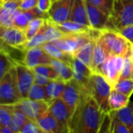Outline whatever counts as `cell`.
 <instances>
[{
  "label": "cell",
  "instance_id": "cell-1",
  "mask_svg": "<svg viewBox=\"0 0 133 133\" xmlns=\"http://www.w3.org/2000/svg\"><path fill=\"white\" fill-rule=\"evenodd\" d=\"M105 114L92 96H87L72 115L70 133H98Z\"/></svg>",
  "mask_w": 133,
  "mask_h": 133
},
{
  "label": "cell",
  "instance_id": "cell-2",
  "mask_svg": "<svg viewBox=\"0 0 133 133\" xmlns=\"http://www.w3.org/2000/svg\"><path fill=\"white\" fill-rule=\"evenodd\" d=\"M133 24V0H115L107 29L120 31Z\"/></svg>",
  "mask_w": 133,
  "mask_h": 133
},
{
  "label": "cell",
  "instance_id": "cell-3",
  "mask_svg": "<svg viewBox=\"0 0 133 133\" xmlns=\"http://www.w3.org/2000/svg\"><path fill=\"white\" fill-rule=\"evenodd\" d=\"M23 99L17 83L16 67L0 78V104H16Z\"/></svg>",
  "mask_w": 133,
  "mask_h": 133
},
{
  "label": "cell",
  "instance_id": "cell-4",
  "mask_svg": "<svg viewBox=\"0 0 133 133\" xmlns=\"http://www.w3.org/2000/svg\"><path fill=\"white\" fill-rule=\"evenodd\" d=\"M99 39L110 55L125 57L128 55L130 42L118 31L110 29L101 30Z\"/></svg>",
  "mask_w": 133,
  "mask_h": 133
},
{
  "label": "cell",
  "instance_id": "cell-5",
  "mask_svg": "<svg viewBox=\"0 0 133 133\" xmlns=\"http://www.w3.org/2000/svg\"><path fill=\"white\" fill-rule=\"evenodd\" d=\"M113 87L106 78L99 73L94 72L90 77V91L101 108L106 113L110 111L109 97Z\"/></svg>",
  "mask_w": 133,
  "mask_h": 133
},
{
  "label": "cell",
  "instance_id": "cell-6",
  "mask_svg": "<svg viewBox=\"0 0 133 133\" xmlns=\"http://www.w3.org/2000/svg\"><path fill=\"white\" fill-rule=\"evenodd\" d=\"M99 33V30L90 29L89 31L64 34L61 38L53 41V42L63 51L74 55L75 52L79 49L83 45L94 39Z\"/></svg>",
  "mask_w": 133,
  "mask_h": 133
},
{
  "label": "cell",
  "instance_id": "cell-7",
  "mask_svg": "<svg viewBox=\"0 0 133 133\" xmlns=\"http://www.w3.org/2000/svg\"><path fill=\"white\" fill-rule=\"evenodd\" d=\"M87 96H91L90 93L73 78L65 82V90L61 97L70 108L73 115L82 101Z\"/></svg>",
  "mask_w": 133,
  "mask_h": 133
},
{
  "label": "cell",
  "instance_id": "cell-8",
  "mask_svg": "<svg viewBox=\"0 0 133 133\" xmlns=\"http://www.w3.org/2000/svg\"><path fill=\"white\" fill-rule=\"evenodd\" d=\"M123 56L109 55L102 69V74L114 88L118 81L121 79L122 72L125 64Z\"/></svg>",
  "mask_w": 133,
  "mask_h": 133
},
{
  "label": "cell",
  "instance_id": "cell-9",
  "mask_svg": "<svg viewBox=\"0 0 133 133\" xmlns=\"http://www.w3.org/2000/svg\"><path fill=\"white\" fill-rule=\"evenodd\" d=\"M30 120L37 121L44 113L48 111L49 102L45 101H35L30 98H23L15 104Z\"/></svg>",
  "mask_w": 133,
  "mask_h": 133
},
{
  "label": "cell",
  "instance_id": "cell-10",
  "mask_svg": "<svg viewBox=\"0 0 133 133\" xmlns=\"http://www.w3.org/2000/svg\"><path fill=\"white\" fill-rule=\"evenodd\" d=\"M48 111L59 122L67 133H70V124L72 114L70 108L62 97L54 99L49 102Z\"/></svg>",
  "mask_w": 133,
  "mask_h": 133
},
{
  "label": "cell",
  "instance_id": "cell-11",
  "mask_svg": "<svg viewBox=\"0 0 133 133\" xmlns=\"http://www.w3.org/2000/svg\"><path fill=\"white\" fill-rule=\"evenodd\" d=\"M15 67L19 90L23 98H27L29 91L34 84L35 72L23 63H17L15 65Z\"/></svg>",
  "mask_w": 133,
  "mask_h": 133
},
{
  "label": "cell",
  "instance_id": "cell-12",
  "mask_svg": "<svg viewBox=\"0 0 133 133\" xmlns=\"http://www.w3.org/2000/svg\"><path fill=\"white\" fill-rule=\"evenodd\" d=\"M75 0H55L48 11L50 19L55 24H62L69 20Z\"/></svg>",
  "mask_w": 133,
  "mask_h": 133
},
{
  "label": "cell",
  "instance_id": "cell-13",
  "mask_svg": "<svg viewBox=\"0 0 133 133\" xmlns=\"http://www.w3.org/2000/svg\"><path fill=\"white\" fill-rule=\"evenodd\" d=\"M1 41L13 47H23L28 41L25 30L15 26L9 27L0 26Z\"/></svg>",
  "mask_w": 133,
  "mask_h": 133
},
{
  "label": "cell",
  "instance_id": "cell-14",
  "mask_svg": "<svg viewBox=\"0 0 133 133\" xmlns=\"http://www.w3.org/2000/svg\"><path fill=\"white\" fill-rule=\"evenodd\" d=\"M52 59L53 58L46 52L42 46H37L26 50L23 64L34 69L41 65L51 64Z\"/></svg>",
  "mask_w": 133,
  "mask_h": 133
},
{
  "label": "cell",
  "instance_id": "cell-15",
  "mask_svg": "<svg viewBox=\"0 0 133 133\" xmlns=\"http://www.w3.org/2000/svg\"><path fill=\"white\" fill-rule=\"evenodd\" d=\"M70 65L73 71V78L77 80L82 87H83L90 93V77L94 73L93 70L75 56L73 57Z\"/></svg>",
  "mask_w": 133,
  "mask_h": 133
},
{
  "label": "cell",
  "instance_id": "cell-16",
  "mask_svg": "<svg viewBox=\"0 0 133 133\" xmlns=\"http://www.w3.org/2000/svg\"><path fill=\"white\" fill-rule=\"evenodd\" d=\"M85 2L88 19L91 28L97 30L107 29L110 19V16L99 8L91 5L87 1L85 0Z\"/></svg>",
  "mask_w": 133,
  "mask_h": 133
},
{
  "label": "cell",
  "instance_id": "cell-17",
  "mask_svg": "<svg viewBox=\"0 0 133 133\" xmlns=\"http://www.w3.org/2000/svg\"><path fill=\"white\" fill-rule=\"evenodd\" d=\"M37 122L44 133H67L64 127L49 111L41 116Z\"/></svg>",
  "mask_w": 133,
  "mask_h": 133
},
{
  "label": "cell",
  "instance_id": "cell-18",
  "mask_svg": "<svg viewBox=\"0 0 133 133\" xmlns=\"http://www.w3.org/2000/svg\"><path fill=\"white\" fill-rule=\"evenodd\" d=\"M109 55H110L109 53L106 50L105 47L104 46L101 40L99 39V35H98L96 41V46H95L93 63L91 67L94 72L102 74L103 66Z\"/></svg>",
  "mask_w": 133,
  "mask_h": 133
},
{
  "label": "cell",
  "instance_id": "cell-19",
  "mask_svg": "<svg viewBox=\"0 0 133 133\" xmlns=\"http://www.w3.org/2000/svg\"><path fill=\"white\" fill-rule=\"evenodd\" d=\"M69 20L91 27L88 19L85 0H75Z\"/></svg>",
  "mask_w": 133,
  "mask_h": 133
},
{
  "label": "cell",
  "instance_id": "cell-20",
  "mask_svg": "<svg viewBox=\"0 0 133 133\" xmlns=\"http://www.w3.org/2000/svg\"><path fill=\"white\" fill-rule=\"evenodd\" d=\"M99 32H100V30H99ZM98 35H99V33L94 39H92L90 41H89L88 43L83 45L74 54L75 57L79 58L80 61H82L83 63H85L87 65H88L90 69L92 67L94 50H95V46H96V41H97V37Z\"/></svg>",
  "mask_w": 133,
  "mask_h": 133
},
{
  "label": "cell",
  "instance_id": "cell-21",
  "mask_svg": "<svg viewBox=\"0 0 133 133\" xmlns=\"http://www.w3.org/2000/svg\"><path fill=\"white\" fill-rule=\"evenodd\" d=\"M41 46L46 51V52L50 56H51L53 58L61 60L62 62L68 63L69 65H70V63H71V62L74 57V55L69 54V53H66V52L63 51L62 50H61L53 41L45 42Z\"/></svg>",
  "mask_w": 133,
  "mask_h": 133
},
{
  "label": "cell",
  "instance_id": "cell-22",
  "mask_svg": "<svg viewBox=\"0 0 133 133\" xmlns=\"http://www.w3.org/2000/svg\"><path fill=\"white\" fill-rule=\"evenodd\" d=\"M130 97L115 89L111 90L109 97V108L111 111H118L127 107L130 103Z\"/></svg>",
  "mask_w": 133,
  "mask_h": 133
},
{
  "label": "cell",
  "instance_id": "cell-23",
  "mask_svg": "<svg viewBox=\"0 0 133 133\" xmlns=\"http://www.w3.org/2000/svg\"><path fill=\"white\" fill-rule=\"evenodd\" d=\"M10 108L12 110V122L10 126L12 128L15 133H20L23 127L30 119L15 104L10 105Z\"/></svg>",
  "mask_w": 133,
  "mask_h": 133
},
{
  "label": "cell",
  "instance_id": "cell-24",
  "mask_svg": "<svg viewBox=\"0 0 133 133\" xmlns=\"http://www.w3.org/2000/svg\"><path fill=\"white\" fill-rule=\"evenodd\" d=\"M111 114L120 119L129 129L130 133H133V103L130 102L129 104L118 111H111Z\"/></svg>",
  "mask_w": 133,
  "mask_h": 133
},
{
  "label": "cell",
  "instance_id": "cell-25",
  "mask_svg": "<svg viewBox=\"0 0 133 133\" xmlns=\"http://www.w3.org/2000/svg\"><path fill=\"white\" fill-rule=\"evenodd\" d=\"M65 87V81L58 79L55 80H51L46 87V94L48 102L51 101L61 97Z\"/></svg>",
  "mask_w": 133,
  "mask_h": 133
},
{
  "label": "cell",
  "instance_id": "cell-26",
  "mask_svg": "<svg viewBox=\"0 0 133 133\" xmlns=\"http://www.w3.org/2000/svg\"><path fill=\"white\" fill-rule=\"evenodd\" d=\"M36 18L33 10L24 11L21 9H18L13 14L14 26L22 30H26L30 20Z\"/></svg>",
  "mask_w": 133,
  "mask_h": 133
},
{
  "label": "cell",
  "instance_id": "cell-27",
  "mask_svg": "<svg viewBox=\"0 0 133 133\" xmlns=\"http://www.w3.org/2000/svg\"><path fill=\"white\" fill-rule=\"evenodd\" d=\"M52 66L57 71L59 78L65 82L73 79V71L70 65L61 60L53 58L51 62Z\"/></svg>",
  "mask_w": 133,
  "mask_h": 133
},
{
  "label": "cell",
  "instance_id": "cell-28",
  "mask_svg": "<svg viewBox=\"0 0 133 133\" xmlns=\"http://www.w3.org/2000/svg\"><path fill=\"white\" fill-rule=\"evenodd\" d=\"M56 26L64 34H78V33L89 31L90 29H92L88 26L83 25L71 20H67L62 24H56Z\"/></svg>",
  "mask_w": 133,
  "mask_h": 133
},
{
  "label": "cell",
  "instance_id": "cell-29",
  "mask_svg": "<svg viewBox=\"0 0 133 133\" xmlns=\"http://www.w3.org/2000/svg\"><path fill=\"white\" fill-rule=\"evenodd\" d=\"M46 19L43 18H34L30 21L28 26L25 30V33L27 37V40L32 39L41 29Z\"/></svg>",
  "mask_w": 133,
  "mask_h": 133
},
{
  "label": "cell",
  "instance_id": "cell-30",
  "mask_svg": "<svg viewBox=\"0 0 133 133\" xmlns=\"http://www.w3.org/2000/svg\"><path fill=\"white\" fill-rule=\"evenodd\" d=\"M35 73L42 75L51 80L60 79L59 76L55 70V69L52 66L51 64H46V65H41L34 69Z\"/></svg>",
  "mask_w": 133,
  "mask_h": 133
},
{
  "label": "cell",
  "instance_id": "cell-31",
  "mask_svg": "<svg viewBox=\"0 0 133 133\" xmlns=\"http://www.w3.org/2000/svg\"><path fill=\"white\" fill-rule=\"evenodd\" d=\"M28 98L32 99V100H35V101H48V97H47L45 87L34 83L29 91Z\"/></svg>",
  "mask_w": 133,
  "mask_h": 133
},
{
  "label": "cell",
  "instance_id": "cell-32",
  "mask_svg": "<svg viewBox=\"0 0 133 133\" xmlns=\"http://www.w3.org/2000/svg\"><path fill=\"white\" fill-rule=\"evenodd\" d=\"M15 66L14 62L3 51L0 50V78Z\"/></svg>",
  "mask_w": 133,
  "mask_h": 133
},
{
  "label": "cell",
  "instance_id": "cell-33",
  "mask_svg": "<svg viewBox=\"0 0 133 133\" xmlns=\"http://www.w3.org/2000/svg\"><path fill=\"white\" fill-rule=\"evenodd\" d=\"M113 89H115L116 90L131 97L133 94V79H120Z\"/></svg>",
  "mask_w": 133,
  "mask_h": 133
},
{
  "label": "cell",
  "instance_id": "cell-34",
  "mask_svg": "<svg viewBox=\"0 0 133 133\" xmlns=\"http://www.w3.org/2000/svg\"><path fill=\"white\" fill-rule=\"evenodd\" d=\"M91 5L99 8L109 16H111L112 10H113V6H114V2L115 0H86Z\"/></svg>",
  "mask_w": 133,
  "mask_h": 133
},
{
  "label": "cell",
  "instance_id": "cell-35",
  "mask_svg": "<svg viewBox=\"0 0 133 133\" xmlns=\"http://www.w3.org/2000/svg\"><path fill=\"white\" fill-rule=\"evenodd\" d=\"M111 124L110 133H130V131L128 129V127L120 119H118L112 114H111Z\"/></svg>",
  "mask_w": 133,
  "mask_h": 133
},
{
  "label": "cell",
  "instance_id": "cell-36",
  "mask_svg": "<svg viewBox=\"0 0 133 133\" xmlns=\"http://www.w3.org/2000/svg\"><path fill=\"white\" fill-rule=\"evenodd\" d=\"M12 122V110L10 105L0 104V125H10Z\"/></svg>",
  "mask_w": 133,
  "mask_h": 133
},
{
  "label": "cell",
  "instance_id": "cell-37",
  "mask_svg": "<svg viewBox=\"0 0 133 133\" xmlns=\"http://www.w3.org/2000/svg\"><path fill=\"white\" fill-rule=\"evenodd\" d=\"M13 14L12 12L6 10L5 9L1 7V12H0V26L4 27H9L13 26Z\"/></svg>",
  "mask_w": 133,
  "mask_h": 133
},
{
  "label": "cell",
  "instance_id": "cell-38",
  "mask_svg": "<svg viewBox=\"0 0 133 133\" xmlns=\"http://www.w3.org/2000/svg\"><path fill=\"white\" fill-rule=\"evenodd\" d=\"M121 79H133V62L129 55H127L125 58V64L122 72Z\"/></svg>",
  "mask_w": 133,
  "mask_h": 133
},
{
  "label": "cell",
  "instance_id": "cell-39",
  "mask_svg": "<svg viewBox=\"0 0 133 133\" xmlns=\"http://www.w3.org/2000/svg\"><path fill=\"white\" fill-rule=\"evenodd\" d=\"M20 133H44L39 126L37 121L29 120L21 129Z\"/></svg>",
  "mask_w": 133,
  "mask_h": 133
},
{
  "label": "cell",
  "instance_id": "cell-40",
  "mask_svg": "<svg viewBox=\"0 0 133 133\" xmlns=\"http://www.w3.org/2000/svg\"><path fill=\"white\" fill-rule=\"evenodd\" d=\"M111 115L109 112L106 113L103 120H102V122H101V127H100V129H99V132H107L110 133V129H111Z\"/></svg>",
  "mask_w": 133,
  "mask_h": 133
},
{
  "label": "cell",
  "instance_id": "cell-41",
  "mask_svg": "<svg viewBox=\"0 0 133 133\" xmlns=\"http://www.w3.org/2000/svg\"><path fill=\"white\" fill-rule=\"evenodd\" d=\"M20 1H4L1 2V7L6 10L14 13L18 9H19Z\"/></svg>",
  "mask_w": 133,
  "mask_h": 133
},
{
  "label": "cell",
  "instance_id": "cell-42",
  "mask_svg": "<svg viewBox=\"0 0 133 133\" xmlns=\"http://www.w3.org/2000/svg\"><path fill=\"white\" fill-rule=\"evenodd\" d=\"M38 0H21L19 9L24 11L31 10L37 6Z\"/></svg>",
  "mask_w": 133,
  "mask_h": 133
},
{
  "label": "cell",
  "instance_id": "cell-43",
  "mask_svg": "<svg viewBox=\"0 0 133 133\" xmlns=\"http://www.w3.org/2000/svg\"><path fill=\"white\" fill-rule=\"evenodd\" d=\"M119 33H121L129 42L133 43V24L122 29Z\"/></svg>",
  "mask_w": 133,
  "mask_h": 133
},
{
  "label": "cell",
  "instance_id": "cell-44",
  "mask_svg": "<svg viewBox=\"0 0 133 133\" xmlns=\"http://www.w3.org/2000/svg\"><path fill=\"white\" fill-rule=\"evenodd\" d=\"M53 0H38L37 2V7L43 12H48L51 5H52Z\"/></svg>",
  "mask_w": 133,
  "mask_h": 133
},
{
  "label": "cell",
  "instance_id": "cell-45",
  "mask_svg": "<svg viewBox=\"0 0 133 133\" xmlns=\"http://www.w3.org/2000/svg\"><path fill=\"white\" fill-rule=\"evenodd\" d=\"M51 81V79H48V78H47V77H45V76H44L42 75L35 73L34 83L43 86V87H46Z\"/></svg>",
  "mask_w": 133,
  "mask_h": 133
},
{
  "label": "cell",
  "instance_id": "cell-46",
  "mask_svg": "<svg viewBox=\"0 0 133 133\" xmlns=\"http://www.w3.org/2000/svg\"><path fill=\"white\" fill-rule=\"evenodd\" d=\"M0 132L15 133V132L10 125H0Z\"/></svg>",
  "mask_w": 133,
  "mask_h": 133
},
{
  "label": "cell",
  "instance_id": "cell-47",
  "mask_svg": "<svg viewBox=\"0 0 133 133\" xmlns=\"http://www.w3.org/2000/svg\"><path fill=\"white\" fill-rule=\"evenodd\" d=\"M128 55L131 57L133 62V43H131V42H130V47H129V51Z\"/></svg>",
  "mask_w": 133,
  "mask_h": 133
},
{
  "label": "cell",
  "instance_id": "cell-48",
  "mask_svg": "<svg viewBox=\"0 0 133 133\" xmlns=\"http://www.w3.org/2000/svg\"><path fill=\"white\" fill-rule=\"evenodd\" d=\"M4 1H21V0H4ZM3 1V2H4Z\"/></svg>",
  "mask_w": 133,
  "mask_h": 133
},
{
  "label": "cell",
  "instance_id": "cell-49",
  "mask_svg": "<svg viewBox=\"0 0 133 133\" xmlns=\"http://www.w3.org/2000/svg\"><path fill=\"white\" fill-rule=\"evenodd\" d=\"M3 1H4V0H1V2H3Z\"/></svg>",
  "mask_w": 133,
  "mask_h": 133
},
{
  "label": "cell",
  "instance_id": "cell-50",
  "mask_svg": "<svg viewBox=\"0 0 133 133\" xmlns=\"http://www.w3.org/2000/svg\"><path fill=\"white\" fill-rule=\"evenodd\" d=\"M53 1H55V0H53Z\"/></svg>",
  "mask_w": 133,
  "mask_h": 133
}]
</instances>
